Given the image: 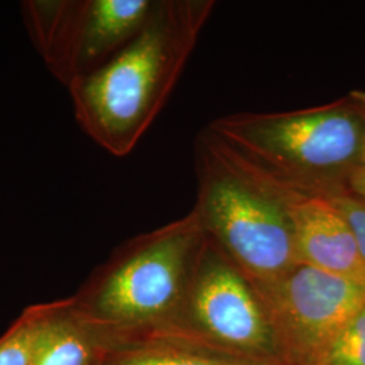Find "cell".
<instances>
[{
  "instance_id": "obj_8",
  "label": "cell",
  "mask_w": 365,
  "mask_h": 365,
  "mask_svg": "<svg viewBox=\"0 0 365 365\" xmlns=\"http://www.w3.org/2000/svg\"><path fill=\"white\" fill-rule=\"evenodd\" d=\"M261 172L286 209L299 262L365 283L364 259L349 223L336 205L327 196L295 188Z\"/></svg>"
},
{
  "instance_id": "obj_12",
  "label": "cell",
  "mask_w": 365,
  "mask_h": 365,
  "mask_svg": "<svg viewBox=\"0 0 365 365\" xmlns=\"http://www.w3.org/2000/svg\"><path fill=\"white\" fill-rule=\"evenodd\" d=\"M318 365H365V303Z\"/></svg>"
},
{
  "instance_id": "obj_6",
  "label": "cell",
  "mask_w": 365,
  "mask_h": 365,
  "mask_svg": "<svg viewBox=\"0 0 365 365\" xmlns=\"http://www.w3.org/2000/svg\"><path fill=\"white\" fill-rule=\"evenodd\" d=\"M252 286L277 352L292 365L319 364L365 303V283L303 262L274 282Z\"/></svg>"
},
{
  "instance_id": "obj_11",
  "label": "cell",
  "mask_w": 365,
  "mask_h": 365,
  "mask_svg": "<svg viewBox=\"0 0 365 365\" xmlns=\"http://www.w3.org/2000/svg\"><path fill=\"white\" fill-rule=\"evenodd\" d=\"M43 306L26 307L0 337V365H33Z\"/></svg>"
},
{
  "instance_id": "obj_2",
  "label": "cell",
  "mask_w": 365,
  "mask_h": 365,
  "mask_svg": "<svg viewBox=\"0 0 365 365\" xmlns=\"http://www.w3.org/2000/svg\"><path fill=\"white\" fill-rule=\"evenodd\" d=\"M206 130L253 167L318 195L345 191L361 165L364 117L348 93L292 111L227 114Z\"/></svg>"
},
{
  "instance_id": "obj_4",
  "label": "cell",
  "mask_w": 365,
  "mask_h": 365,
  "mask_svg": "<svg viewBox=\"0 0 365 365\" xmlns=\"http://www.w3.org/2000/svg\"><path fill=\"white\" fill-rule=\"evenodd\" d=\"M205 241L191 210L125 244L95 269L72 299L78 312L106 333L176 325Z\"/></svg>"
},
{
  "instance_id": "obj_5",
  "label": "cell",
  "mask_w": 365,
  "mask_h": 365,
  "mask_svg": "<svg viewBox=\"0 0 365 365\" xmlns=\"http://www.w3.org/2000/svg\"><path fill=\"white\" fill-rule=\"evenodd\" d=\"M157 0H26L30 39L66 88L108 63L135 38Z\"/></svg>"
},
{
  "instance_id": "obj_10",
  "label": "cell",
  "mask_w": 365,
  "mask_h": 365,
  "mask_svg": "<svg viewBox=\"0 0 365 365\" xmlns=\"http://www.w3.org/2000/svg\"><path fill=\"white\" fill-rule=\"evenodd\" d=\"M42 306L33 365H99L105 333L78 312L72 297Z\"/></svg>"
},
{
  "instance_id": "obj_13",
  "label": "cell",
  "mask_w": 365,
  "mask_h": 365,
  "mask_svg": "<svg viewBox=\"0 0 365 365\" xmlns=\"http://www.w3.org/2000/svg\"><path fill=\"white\" fill-rule=\"evenodd\" d=\"M349 223L365 261V203L345 191L327 196Z\"/></svg>"
},
{
  "instance_id": "obj_14",
  "label": "cell",
  "mask_w": 365,
  "mask_h": 365,
  "mask_svg": "<svg viewBox=\"0 0 365 365\" xmlns=\"http://www.w3.org/2000/svg\"><path fill=\"white\" fill-rule=\"evenodd\" d=\"M345 192L365 203V167H359L353 172L345 185Z\"/></svg>"
},
{
  "instance_id": "obj_9",
  "label": "cell",
  "mask_w": 365,
  "mask_h": 365,
  "mask_svg": "<svg viewBox=\"0 0 365 365\" xmlns=\"http://www.w3.org/2000/svg\"><path fill=\"white\" fill-rule=\"evenodd\" d=\"M176 327L133 333H105L99 365H274L255 356H225L194 351Z\"/></svg>"
},
{
  "instance_id": "obj_1",
  "label": "cell",
  "mask_w": 365,
  "mask_h": 365,
  "mask_svg": "<svg viewBox=\"0 0 365 365\" xmlns=\"http://www.w3.org/2000/svg\"><path fill=\"white\" fill-rule=\"evenodd\" d=\"M215 9L214 0H157L135 38L68 87L78 126L115 157L128 156L182 76Z\"/></svg>"
},
{
  "instance_id": "obj_15",
  "label": "cell",
  "mask_w": 365,
  "mask_h": 365,
  "mask_svg": "<svg viewBox=\"0 0 365 365\" xmlns=\"http://www.w3.org/2000/svg\"><path fill=\"white\" fill-rule=\"evenodd\" d=\"M348 95L352 98L353 102L360 108V111H361V114L364 117L365 123V91H363V90H353V91L348 92ZM360 167H365V130L363 152H361V165Z\"/></svg>"
},
{
  "instance_id": "obj_3",
  "label": "cell",
  "mask_w": 365,
  "mask_h": 365,
  "mask_svg": "<svg viewBox=\"0 0 365 365\" xmlns=\"http://www.w3.org/2000/svg\"><path fill=\"white\" fill-rule=\"evenodd\" d=\"M195 212L203 233L252 284L299 264L292 225L268 178L209 131L195 143Z\"/></svg>"
},
{
  "instance_id": "obj_7",
  "label": "cell",
  "mask_w": 365,
  "mask_h": 365,
  "mask_svg": "<svg viewBox=\"0 0 365 365\" xmlns=\"http://www.w3.org/2000/svg\"><path fill=\"white\" fill-rule=\"evenodd\" d=\"M184 307L211 337L229 348L252 356L277 352L272 329L248 277L207 237Z\"/></svg>"
}]
</instances>
